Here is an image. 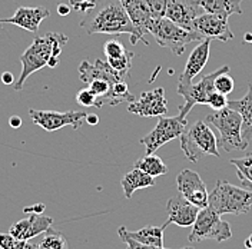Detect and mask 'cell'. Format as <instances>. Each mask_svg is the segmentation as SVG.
<instances>
[{"label":"cell","mask_w":252,"mask_h":249,"mask_svg":"<svg viewBox=\"0 0 252 249\" xmlns=\"http://www.w3.org/2000/svg\"><path fill=\"white\" fill-rule=\"evenodd\" d=\"M80 28L88 34H129L132 45L142 42L121 0H94V7L82 19Z\"/></svg>","instance_id":"6da1fadb"},{"label":"cell","mask_w":252,"mask_h":249,"mask_svg":"<svg viewBox=\"0 0 252 249\" xmlns=\"http://www.w3.org/2000/svg\"><path fill=\"white\" fill-rule=\"evenodd\" d=\"M66 43L67 36L59 31H47L43 36L34 37L33 43L20 56L22 73L19 80L13 85L15 91H22L26 79L42 67H56L63 46Z\"/></svg>","instance_id":"7a4b0ae2"},{"label":"cell","mask_w":252,"mask_h":249,"mask_svg":"<svg viewBox=\"0 0 252 249\" xmlns=\"http://www.w3.org/2000/svg\"><path fill=\"white\" fill-rule=\"evenodd\" d=\"M208 205L220 217L226 214L245 215L252 208V190L235 187L226 181H217L214 190L209 193Z\"/></svg>","instance_id":"3957f363"},{"label":"cell","mask_w":252,"mask_h":249,"mask_svg":"<svg viewBox=\"0 0 252 249\" xmlns=\"http://www.w3.org/2000/svg\"><path fill=\"white\" fill-rule=\"evenodd\" d=\"M205 122L218 129L220 132L218 145L223 151L235 152V151H245L248 148V143H245L241 136L242 118L236 110L228 106L220 110H215L214 113L205 118Z\"/></svg>","instance_id":"277c9868"},{"label":"cell","mask_w":252,"mask_h":249,"mask_svg":"<svg viewBox=\"0 0 252 249\" xmlns=\"http://www.w3.org/2000/svg\"><path fill=\"white\" fill-rule=\"evenodd\" d=\"M181 149L190 162H199L204 156L220 157L218 139L205 121H198L181 135Z\"/></svg>","instance_id":"5b68a950"},{"label":"cell","mask_w":252,"mask_h":249,"mask_svg":"<svg viewBox=\"0 0 252 249\" xmlns=\"http://www.w3.org/2000/svg\"><path fill=\"white\" fill-rule=\"evenodd\" d=\"M151 34L154 36L159 46L171 50L176 56L184 55L189 43L202 42V37L196 31L184 29L166 17L157 19L154 22Z\"/></svg>","instance_id":"8992f818"},{"label":"cell","mask_w":252,"mask_h":249,"mask_svg":"<svg viewBox=\"0 0 252 249\" xmlns=\"http://www.w3.org/2000/svg\"><path fill=\"white\" fill-rule=\"evenodd\" d=\"M232 229L229 222L220 218L218 212H215L209 205L199 209L198 217L192 225V231L188 236L190 244L202 242V241H217V242H225L231 239Z\"/></svg>","instance_id":"52a82bcc"},{"label":"cell","mask_w":252,"mask_h":249,"mask_svg":"<svg viewBox=\"0 0 252 249\" xmlns=\"http://www.w3.org/2000/svg\"><path fill=\"white\" fill-rule=\"evenodd\" d=\"M229 66H222L218 70L202 76L196 83H190L189 86H178L176 92L185 99V105L179 106V116L187 119L188 113L195 105H208L209 96L215 92V79L220 73H229Z\"/></svg>","instance_id":"ba28073f"},{"label":"cell","mask_w":252,"mask_h":249,"mask_svg":"<svg viewBox=\"0 0 252 249\" xmlns=\"http://www.w3.org/2000/svg\"><path fill=\"white\" fill-rule=\"evenodd\" d=\"M187 130V119L178 116L166 118L159 116L157 126L141 139V143L146 149V155L155 154L158 149L168 142L181 138V135Z\"/></svg>","instance_id":"9c48e42d"},{"label":"cell","mask_w":252,"mask_h":249,"mask_svg":"<svg viewBox=\"0 0 252 249\" xmlns=\"http://www.w3.org/2000/svg\"><path fill=\"white\" fill-rule=\"evenodd\" d=\"M86 112L82 110H67V112H56V110H29L32 122L40 126L46 132H56L64 126H72L73 129H80L86 119Z\"/></svg>","instance_id":"30bf717a"},{"label":"cell","mask_w":252,"mask_h":249,"mask_svg":"<svg viewBox=\"0 0 252 249\" xmlns=\"http://www.w3.org/2000/svg\"><path fill=\"white\" fill-rule=\"evenodd\" d=\"M193 31H196L202 40H220V42H229L234 39V33L229 28V22L226 17H220L214 13H202L198 16L193 22Z\"/></svg>","instance_id":"8fae6325"},{"label":"cell","mask_w":252,"mask_h":249,"mask_svg":"<svg viewBox=\"0 0 252 249\" xmlns=\"http://www.w3.org/2000/svg\"><path fill=\"white\" fill-rule=\"evenodd\" d=\"M127 110L141 118H159L168 112V100L163 88H155L149 92H143L139 99L129 103Z\"/></svg>","instance_id":"7c38bea8"},{"label":"cell","mask_w":252,"mask_h":249,"mask_svg":"<svg viewBox=\"0 0 252 249\" xmlns=\"http://www.w3.org/2000/svg\"><path fill=\"white\" fill-rule=\"evenodd\" d=\"M176 187L179 193H182L189 202H192L199 209L208 206L209 192L199 173L190 169H184L182 172H179V175L176 176Z\"/></svg>","instance_id":"4fadbf2b"},{"label":"cell","mask_w":252,"mask_h":249,"mask_svg":"<svg viewBox=\"0 0 252 249\" xmlns=\"http://www.w3.org/2000/svg\"><path fill=\"white\" fill-rule=\"evenodd\" d=\"M205 13L201 0H168L165 17L184 29L193 31V22Z\"/></svg>","instance_id":"5bb4252c"},{"label":"cell","mask_w":252,"mask_h":249,"mask_svg":"<svg viewBox=\"0 0 252 249\" xmlns=\"http://www.w3.org/2000/svg\"><path fill=\"white\" fill-rule=\"evenodd\" d=\"M166 212H168V219H166L168 223H175L178 226L188 228L193 225L195 219L198 217L199 208L189 202L182 193H176L166 203Z\"/></svg>","instance_id":"9a60e30c"},{"label":"cell","mask_w":252,"mask_h":249,"mask_svg":"<svg viewBox=\"0 0 252 249\" xmlns=\"http://www.w3.org/2000/svg\"><path fill=\"white\" fill-rule=\"evenodd\" d=\"M129 19L132 20L136 31L141 36V40L145 45H149V42L145 39V34L151 33L154 26V16L151 13L149 4L146 0H121Z\"/></svg>","instance_id":"2e32d148"},{"label":"cell","mask_w":252,"mask_h":249,"mask_svg":"<svg viewBox=\"0 0 252 249\" xmlns=\"http://www.w3.org/2000/svg\"><path fill=\"white\" fill-rule=\"evenodd\" d=\"M50 16V12L46 7H26L20 6L17 7L15 15L7 17V19H0V23H9L15 25L23 31L36 33L39 31L40 23Z\"/></svg>","instance_id":"e0dca14e"},{"label":"cell","mask_w":252,"mask_h":249,"mask_svg":"<svg viewBox=\"0 0 252 249\" xmlns=\"http://www.w3.org/2000/svg\"><path fill=\"white\" fill-rule=\"evenodd\" d=\"M211 39H204L198 46L195 47L190 55H189L185 69L182 70L179 80H178V86H189L192 83V79L198 76L205 64L209 59V47H211Z\"/></svg>","instance_id":"ac0fdd59"},{"label":"cell","mask_w":252,"mask_h":249,"mask_svg":"<svg viewBox=\"0 0 252 249\" xmlns=\"http://www.w3.org/2000/svg\"><path fill=\"white\" fill-rule=\"evenodd\" d=\"M79 78L82 82H85L86 85L91 83L94 79H103L108 80L110 83H118L121 80H125V76H122L121 73H118L108 61L103 62L100 59H96L94 63H91L89 61H83L79 64Z\"/></svg>","instance_id":"d6986e66"},{"label":"cell","mask_w":252,"mask_h":249,"mask_svg":"<svg viewBox=\"0 0 252 249\" xmlns=\"http://www.w3.org/2000/svg\"><path fill=\"white\" fill-rule=\"evenodd\" d=\"M228 108L236 110L242 118L241 136L245 143L250 145L252 140V85L248 86V92L238 100H228Z\"/></svg>","instance_id":"ffe728a7"},{"label":"cell","mask_w":252,"mask_h":249,"mask_svg":"<svg viewBox=\"0 0 252 249\" xmlns=\"http://www.w3.org/2000/svg\"><path fill=\"white\" fill-rule=\"evenodd\" d=\"M169 223L165 222L160 226H152L151 225V226L142 228L139 231H129V229H126L125 226H121L118 229V232H122L126 236H129V238H132V239H135V241H138L141 244H145V245L163 247L165 245V242H163V232H165V229H166Z\"/></svg>","instance_id":"44dd1931"},{"label":"cell","mask_w":252,"mask_h":249,"mask_svg":"<svg viewBox=\"0 0 252 249\" xmlns=\"http://www.w3.org/2000/svg\"><path fill=\"white\" fill-rule=\"evenodd\" d=\"M121 185L124 189V195L126 199H130L133 193L139 189L155 187V178L145 173L138 168H133L130 172H127L121 181Z\"/></svg>","instance_id":"7402d4cb"},{"label":"cell","mask_w":252,"mask_h":249,"mask_svg":"<svg viewBox=\"0 0 252 249\" xmlns=\"http://www.w3.org/2000/svg\"><path fill=\"white\" fill-rule=\"evenodd\" d=\"M244 0H201V6L206 13H214L229 19L231 15H242L241 3Z\"/></svg>","instance_id":"603a6c76"},{"label":"cell","mask_w":252,"mask_h":249,"mask_svg":"<svg viewBox=\"0 0 252 249\" xmlns=\"http://www.w3.org/2000/svg\"><path fill=\"white\" fill-rule=\"evenodd\" d=\"M133 168H138V169H141V171L148 173V175H151V176H154V178L163 176V175L168 173V168H166L165 162L159 156L155 155V154L145 155L141 159H138L135 162Z\"/></svg>","instance_id":"cb8c5ba5"},{"label":"cell","mask_w":252,"mask_h":249,"mask_svg":"<svg viewBox=\"0 0 252 249\" xmlns=\"http://www.w3.org/2000/svg\"><path fill=\"white\" fill-rule=\"evenodd\" d=\"M229 162L236 168V176L241 181L242 187L252 189V154L234 157Z\"/></svg>","instance_id":"d4e9b609"},{"label":"cell","mask_w":252,"mask_h":249,"mask_svg":"<svg viewBox=\"0 0 252 249\" xmlns=\"http://www.w3.org/2000/svg\"><path fill=\"white\" fill-rule=\"evenodd\" d=\"M39 249H67V244L59 231H53L50 228L39 244Z\"/></svg>","instance_id":"484cf974"},{"label":"cell","mask_w":252,"mask_h":249,"mask_svg":"<svg viewBox=\"0 0 252 249\" xmlns=\"http://www.w3.org/2000/svg\"><path fill=\"white\" fill-rule=\"evenodd\" d=\"M132 59H133V53H132V52H126L125 55H122V56H118V58H108L106 61H108V63H109L110 66H112L118 73H121L122 76L127 78V76H129L130 66H132Z\"/></svg>","instance_id":"4316f807"},{"label":"cell","mask_w":252,"mask_h":249,"mask_svg":"<svg viewBox=\"0 0 252 249\" xmlns=\"http://www.w3.org/2000/svg\"><path fill=\"white\" fill-rule=\"evenodd\" d=\"M235 88L234 79L229 76V73H220L218 78L215 79V91L223 94H229Z\"/></svg>","instance_id":"83f0119b"},{"label":"cell","mask_w":252,"mask_h":249,"mask_svg":"<svg viewBox=\"0 0 252 249\" xmlns=\"http://www.w3.org/2000/svg\"><path fill=\"white\" fill-rule=\"evenodd\" d=\"M26 241L16 239L13 235L0 232V249H25Z\"/></svg>","instance_id":"f1b7e54d"},{"label":"cell","mask_w":252,"mask_h":249,"mask_svg":"<svg viewBox=\"0 0 252 249\" xmlns=\"http://www.w3.org/2000/svg\"><path fill=\"white\" fill-rule=\"evenodd\" d=\"M76 102L80 106H83V108H91V106L96 108L97 97H96V94L89 88H86V89L79 91L78 94H76Z\"/></svg>","instance_id":"f546056e"},{"label":"cell","mask_w":252,"mask_h":249,"mask_svg":"<svg viewBox=\"0 0 252 249\" xmlns=\"http://www.w3.org/2000/svg\"><path fill=\"white\" fill-rule=\"evenodd\" d=\"M103 53L108 58H118L126 53L125 46L119 42V40H108L103 46Z\"/></svg>","instance_id":"4dcf8cb0"},{"label":"cell","mask_w":252,"mask_h":249,"mask_svg":"<svg viewBox=\"0 0 252 249\" xmlns=\"http://www.w3.org/2000/svg\"><path fill=\"white\" fill-rule=\"evenodd\" d=\"M119 235V238L122 239V242L126 245V249H168L165 248V247H152V245H145V244H141V242H138V241H135V239H132V238H129V236H126L125 234H122V232H118ZM179 249H193L188 247V248H179Z\"/></svg>","instance_id":"1f68e13d"},{"label":"cell","mask_w":252,"mask_h":249,"mask_svg":"<svg viewBox=\"0 0 252 249\" xmlns=\"http://www.w3.org/2000/svg\"><path fill=\"white\" fill-rule=\"evenodd\" d=\"M146 1H148V4H149L151 13H152L155 20H157V19L165 17L168 0H146Z\"/></svg>","instance_id":"d6a6232c"},{"label":"cell","mask_w":252,"mask_h":249,"mask_svg":"<svg viewBox=\"0 0 252 249\" xmlns=\"http://www.w3.org/2000/svg\"><path fill=\"white\" fill-rule=\"evenodd\" d=\"M208 106H211L214 110H220L223 108L228 106V99H226V94L220 93V92H214V93L209 96V100H208Z\"/></svg>","instance_id":"836d02e7"},{"label":"cell","mask_w":252,"mask_h":249,"mask_svg":"<svg viewBox=\"0 0 252 249\" xmlns=\"http://www.w3.org/2000/svg\"><path fill=\"white\" fill-rule=\"evenodd\" d=\"M94 0H69V6L80 13H86L94 7Z\"/></svg>","instance_id":"e575fe53"},{"label":"cell","mask_w":252,"mask_h":249,"mask_svg":"<svg viewBox=\"0 0 252 249\" xmlns=\"http://www.w3.org/2000/svg\"><path fill=\"white\" fill-rule=\"evenodd\" d=\"M0 80H1L4 85H7V86H13V83H15V76H13V73H10V72H4V73L1 75Z\"/></svg>","instance_id":"d590c367"},{"label":"cell","mask_w":252,"mask_h":249,"mask_svg":"<svg viewBox=\"0 0 252 249\" xmlns=\"http://www.w3.org/2000/svg\"><path fill=\"white\" fill-rule=\"evenodd\" d=\"M43 209H45V205L39 203V205H36V206L25 208V212H28V214H42V212H43Z\"/></svg>","instance_id":"8d00e7d4"},{"label":"cell","mask_w":252,"mask_h":249,"mask_svg":"<svg viewBox=\"0 0 252 249\" xmlns=\"http://www.w3.org/2000/svg\"><path fill=\"white\" fill-rule=\"evenodd\" d=\"M70 6L69 4H64V3H59L58 4V13L61 16H67L70 13Z\"/></svg>","instance_id":"74e56055"},{"label":"cell","mask_w":252,"mask_h":249,"mask_svg":"<svg viewBox=\"0 0 252 249\" xmlns=\"http://www.w3.org/2000/svg\"><path fill=\"white\" fill-rule=\"evenodd\" d=\"M85 122H86L88 124H92V126H94V124H99V116H97V115H94V113H88V115H86Z\"/></svg>","instance_id":"f35d334b"},{"label":"cell","mask_w":252,"mask_h":249,"mask_svg":"<svg viewBox=\"0 0 252 249\" xmlns=\"http://www.w3.org/2000/svg\"><path fill=\"white\" fill-rule=\"evenodd\" d=\"M9 124H10L12 127L17 129V127L22 126V118H20V116H12V118L9 119Z\"/></svg>","instance_id":"ab89813d"},{"label":"cell","mask_w":252,"mask_h":249,"mask_svg":"<svg viewBox=\"0 0 252 249\" xmlns=\"http://www.w3.org/2000/svg\"><path fill=\"white\" fill-rule=\"evenodd\" d=\"M244 245H245V248L247 249H252V234L244 241Z\"/></svg>","instance_id":"60d3db41"}]
</instances>
